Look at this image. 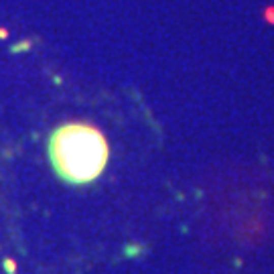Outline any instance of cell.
<instances>
[{
    "label": "cell",
    "mask_w": 274,
    "mask_h": 274,
    "mask_svg": "<svg viewBox=\"0 0 274 274\" xmlns=\"http://www.w3.org/2000/svg\"><path fill=\"white\" fill-rule=\"evenodd\" d=\"M49 155L59 177L69 183H89L108 163V144L94 126L65 124L51 136Z\"/></svg>",
    "instance_id": "obj_1"
}]
</instances>
